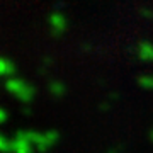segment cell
<instances>
[{
  "mask_svg": "<svg viewBox=\"0 0 153 153\" xmlns=\"http://www.w3.org/2000/svg\"><path fill=\"white\" fill-rule=\"evenodd\" d=\"M4 87L9 94H12L16 99H19L22 104H31L33 99L36 97V92H38L31 82L24 80V78H19V76L7 78Z\"/></svg>",
  "mask_w": 153,
  "mask_h": 153,
  "instance_id": "1",
  "label": "cell"
},
{
  "mask_svg": "<svg viewBox=\"0 0 153 153\" xmlns=\"http://www.w3.org/2000/svg\"><path fill=\"white\" fill-rule=\"evenodd\" d=\"M24 134H26V138L36 146V150H38L39 153L49 152L53 146H56V143L60 141V133L55 131V129L46 131V133H38V131L29 129V131H24Z\"/></svg>",
  "mask_w": 153,
  "mask_h": 153,
  "instance_id": "2",
  "label": "cell"
},
{
  "mask_svg": "<svg viewBox=\"0 0 153 153\" xmlns=\"http://www.w3.org/2000/svg\"><path fill=\"white\" fill-rule=\"evenodd\" d=\"M48 24H49V33L53 38H60L65 34V31L68 29V21H66V17L63 12H51L48 17Z\"/></svg>",
  "mask_w": 153,
  "mask_h": 153,
  "instance_id": "3",
  "label": "cell"
},
{
  "mask_svg": "<svg viewBox=\"0 0 153 153\" xmlns=\"http://www.w3.org/2000/svg\"><path fill=\"white\" fill-rule=\"evenodd\" d=\"M36 152V146L29 141L24 131L19 129L16 133V138L12 140V153H34Z\"/></svg>",
  "mask_w": 153,
  "mask_h": 153,
  "instance_id": "4",
  "label": "cell"
},
{
  "mask_svg": "<svg viewBox=\"0 0 153 153\" xmlns=\"http://www.w3.org/2000/svg\"><path fill=\"white\" fill-rule=\"evenodd\" d=\"M136 56L141 61L153 63V43H150L146 39H141L136 46Z\"/></svg>",
  "mask_w": 153,
  "mask_h": 153,
  "instance_id": "5",
  "label": "cell"
},
{
  "mask_svg": "<svg viewBox=\"0 0 153 153\" xmlns=\"http://www.w3.org/2000/svg\"><path fill=\"white\" fill-rule=\"evenodd\" d=\"M48 90L53 97L60 99L66 94V85L63 82H60V80H51V82L48 83Z\"/></svg>",
  "mask_w": 153,
  "mask_h": 153,
  "instance_id": "6",
  "label": "cell"
},
{
  "mask_svg": "<svg viewBox=\"0 0 153 153\" xmlns=\"http://www.w3.org/2000/svg\"><path fill=\"white\" fill-rule=\"evenodd\" d=\"M14 73H16V65L9 58L0 56V76H9V78H12Z\"/></svg>",
  "mask_w": 153,
  "mask_h": 153,
  "instance_id": "7",
  "label": "cell"
},
{
  "mask_svg": "<svg viewBox=\"0 0 153 153\" xmlns=\"http://www.w3.org/2000/svg\"><path fill=\"white\" fill-rule=\"evenodd\" d=\"M138 85L145 90H153V75H140L138 76Z\"/></svg>",
  "mask_w": 153,
  "mask_h": 153,
  "instance_id": "8",
  "label": "cell"
},
{
  "mask_svg": "<svg viewBox=\"0 0 153 153\" xmlns=\"http://www.w3.org/2000/svg\"><path fill=\"white\" fill-rule=\"evenodd\" d=\"M0 153H12V141L0 134Z\"/></svg>",
  "mask_w": 153,
  "mask_h": 153,
  "instance_id": "9",
  "label": "cell"
},
{
  "mask_svg": "<svg viewBox=\"0 0 153 153\" xmlns=\"http://www.w3.org/2000/svg\"><path fill=\"white\" fill-rule=\"evenodd\" d=\"M7 119H9V112H7L4 107H0V124H4Z\"/></svg>",
  "mask_w": 153,
  "mask_h": 153,
  "instance_id": "10",
  "label": "cell"
},
{
  "mask_svg": "<svg viewBox=\"0 0 153 153\" xmlns=\"http://www.w3.org/2000/svg\"><path fill=\"white\" fill-rule=\"evenodd\" d=\"M140 14H141L143 17H148V19H153V10H152V9H141V10H140Z\"/></svg>",
  "mask_w": 153,
  "mask_h": 153,
  "instance_id": "11",
  "label": "cell"
},
{
  "mask_svg": "<svg viewBox=\"0 0 153 153\" xmlns=\"http://www.w3.org/2000/svg\"><path fill=\"white\" fill-rule=\"evenodd\" d=\"M148 138H150V141L153 143V129H152V131H150V134H148Z\"/></svg>",
  "mask_w": 153,
  "mask_h": 153,
  "instance_id": "12",
  "label": "cell"
},
{
  "mask_svg": "<svg viewBox=\"0 0 153 153\" xmlns=\"http://www.w3.org/2000/svg\"><path fill=\"white\" fill-rule=\"evenodd\" d=\"M107 153H119V150H109Z\"/></svg>",
  "mask_w": 153,
  "mask_h": 153,
  "instance_id": "13",
  "label": "cell"
}]
</instances>
